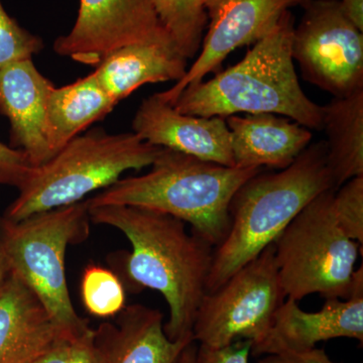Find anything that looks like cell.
<instances>
[{
  "label": "cell",
  "instance_id": "obj_10",
  "mask_svg": "<svg viewBox=\"0 0 363 363\" xmlns=\"http://www.w3.org/2000/svg\"><path fill=\"white\" fill-rule=\"evenodd\" d=\"M169 35L157 18L152 0H80L71 32L55 42L60 56L96 68L124 45Z\"/></svg>",
  "mask_w": 363,
  "mask_h": 363
},
{
  "label": "cell",
  "instance_id": "obj_14",
  "mask_svg": "<svg viewBox=\"0 0 363 363\" xmlns=\"http://www.w3.org/2000/svg\"><path fill=\"white\" fill-rule=\"evenodd\" d=\"M55 85L33 59L0 67V114L11 124L9 145L23 150L33 167L52 157L47 138V104Z\"/></svg>",
  "mask_w": 363,
  "mask_h": 363
},
{
  "label": "cell",
  "instance_id": "obj_25",
  "mask_svg": "<svg viewBox=\"0 0 363 363\" xmlns=\"http://www.w3.org/2000/svg\"><path fill=\"white\" fill-rule=\"evenodd\" d=\"M33 168L23 150L0 142V185L18 190L28 180Z\"/></svg>",
  "mask_w": 363,
  "mask_h": 363
},
{
  "label": "cell",
  "instance_id": "obj_12",
  "mask_svg": "<svg viewBox=\"0 0 363 363\" xmlns=\"http://www.w3.org/2000/svg\"><path fill=\"white\" fill-rule=\"evenodd\" d=\"M346 337L363 342V286H355L347 300L325 298L319 312H306L286 298L274 315L264 337L252 344L253 357L305 351L330 339Z\"/></svg>",
  "mask_w": 363,
  "mask_h": 363
},
{
  "label": "cell",
  "instance_id": "obj_29",
  "mask_svg": "<svg viewBox=\"0 0 363 363\" xmlns=\"http://www.w3.org/2000/svg\"><path fill=\"white\" fill-rule=\"evenodd\" d=\"M348 18L363 32V0H338Z\"/></svg>",
  "mask_w": 363,
  "mask_h": 363
},
{
  "label": "cell",
  "instance_id": "obj_3",
  "mask_svg": "<svg viewBox=\"0 0 363 363\" xmlns=\"http://www.w3.org/2000/svg\"><path fill=\"white\" fill-rule=\"evenodd\" d=\"M328 190L336 189L325 140L308 145L286 169H262L245 181L229 205L230 228L214 248L206 293L259 257L313 199Z\"/></svg>",
  "mask_w": 363,
  "mask_h": 363
},
{
  "label": "cell",
  "instance_id": "obj_20",
  "mask_svg": "<svg viewBox=\"0 0 363 363\" xmlns=\"http://www.w3.org/2000/svg\"><path fill=\"white\" fill-rule=\"evenodd\" d=\"M322 107L327 162L337 190L351 179L363 177V90L333 97Z\"/></svg>",
  "mask_w": 363,
  "mask_h": 363
},
{
  "label": "cell",
  "instance_id": "obj_17",
  "mask_svg": "<svg viewBox=\"0 0 363 363\" xmlns=\"http://www.w3.org/2000/svg\"><path fill=\"white\" fill-rule=\"evenodd\" d=\"M188 61L171 35H164L119 48L102 60L93 73L105 92L119 104L143 85L182 80Z\"/></svg>",
  "mask_w": 363,
  "mask_h": 363
},
{
  "label": "cell",
  "instance_id": "obj_8",
  "mask_svg": "<svg viewBox=\"0 0 363 363\" xmlns=\"http://www.w3.org/2000/svg\"><path fill=\"white\" fill-rule=\"evenodd\" d=\"M286 298L272 243L217 290L206 293L196 314L195 341L210 348L242 339L259 342Z\"/></svg>",
  "mask_w": 363,
  "mask_h": 363
},
{
  "label": "cell",
  "instance_id": "obj_7",
  "mask_svg": "<svg viewBox=\"0 0 363 363\" xmlns=\"http://www.w3.org/2000/svg\"><path fill=\"white\" fill-rule=\"evenodd\" d=\"M335 190L313 199L274 241V259L286 298L312 294L347 300L362 245L339 226Z\"/></svg>",
  "mask_w": 363,
  "mask_h": 363
},
{
  "label": "cell",
  "instance_id": "obj_18",
  "mask_svg": "<svg viewBox=\"0 0 363 363\" xmlns=\"http://www.w3.org/2000/svg\"><path fill=\"white\" fill-rule=\"evenodd\" d=\"M225 121L236 168L286 169L313 138L305 126L277 114L230 116Z\"/></svg>",
  "mask_w": 363,
  "mask_h": 363
},
{
  "label": "cell",
  "instance_id": "obj_24",
  "mask_svg": "<svg viewBox=\"0 0 363 363\" xmlns=\"http://www.w3.org/2000/svg\"><path fill=\"white\" fill-rule=\"evenodd\" d=\"M339 226L351 240L363 243V177L344 183L334 194Z\"/></svg>",
  "mask_w": 363,
  "mask_h": 363
},
{
  "label": "cell",
  "instance_id": "obj_19",
  "mask_svg": "<svg viewBox=\"0 0 363 363\" xmlns=\"http://www.w3.org/2000/svg\"><path fill=\"white\" fill-rule=\"evenodd\" d=\"M118 104L98 83L94 73L76 82L54 87L47 104V138L52 156Z\"/></svg>",
  "mask_w": 363,
  "mask_h": 363
},
{
  "label": "cell",
  "instance_id": "obj_13",
  "mask_svg": "<svg viewBox=\"0 0 363 363\" xmlns=\"http://www.w3.org/2000/svg\"><path fill=\"white\" fill-rule=\"evenodd\" d=\"M131 125L133 133L150 145L235 167L230 133L223 117L181 113L156 93L143 100Z\"/></svg>",
  "mask_w": 363,
  "mask_h": 363
},
{
  "label": "cell",
  "instance_id": "obj_32",
  "mask_svg": "<svg viewBox=\"0 0 363 363\" xmlns=\"http://www.w3.org/2000/svg\"><path fill=\"white\" fill-rule=\"evenodd\" d=\"M9 271L6 260H4V255L0 252V292H1L2 288H4V284H6V279H9Z\"/></svg>",
  "mask_w": 363,
  "mask_h": 363
},
{
  "label": "cell",
  "instance_id": "obj_30",
  "mask_svg": "<svg viewBox=\"0 0 363 363\" xmlns=\"http://www.w3.org/2000/svg\"><path fill=\"white\" fill-rule=\"evenodd\" d=\"M70 341H63L49 352L30 363H67L68 362Z\"/></svg>",
  "mask_w": 363,
  "mask_h": 363
},
{
  "label": "cell",
  "instance_id": "obj_22",
  "mask_svg": "<svg viewBox=\"0 0 363 363\" xmlns=\"http://www.w3.org/2000/svg\"><path fill=\"white\" fill-rule=\"evenodd\" d=\"M81 298L86 311L98 318L116 317L126 306L121 279L111 269L97 264H91L83 272Z\"/></svg>",
  "mask_w": 363,
  "mask_h": 363
},
{
  "label": "cell",
  "instance_id": "obj_16",
  "mask_svg": "<svg viewBox=\"0 0 363 363\" xmlns=\"http://www.w3.org/2000/svg\"><path fill=\"white\" fill-rule=\"evenodd\" d=\"M70 341L39 298L9 274L0 292V363H30Z\"/></svg>",
  "mask_w": 363,
  "mask_h": 363
},
{
  "label": "cell",
  "instance_id": "obj_23",
  "mask_svg": "<svg viewBox=\"0 0 363 363\" xmlns=\"http://www.w3.org/2000/svg\"><path fill=\"white\" fill-rule=\"evenodd\" d=\"M43 49V40L21 28L18 21L6 13L0 0V67L33 59Z\"/></svg>",
  "mask_w": 363,
  "mask_h": 363
},
{
  "label": "cell",
  "instance_id": "obj_9",
  "mask_svg": "<svg viewBox=\"0 0 363 363\" xmlns=\"http://www.w3.org/2000/svg\"><path fill=\"white\" fill-rule=\"evenodd\" d=\"M292 35V57L303 78L333 97L363 90V32L338 0H305Z\"/></svg>",
  "mask_w": 363,
  "mask_h": 363
},
{
  "label": "cell",
  "instance_id": "obj_15",
  "mask_svg": "<svg viewBox=\"0 0 363 363\" xmlns=\"http://www.w3.org/2000/svg\"><path fill=\"white\" fill-rule=\"evenodd\" d=\"M164 315L147 306L133 304L94 330L102 363H179L194 335L169 340L164 333Z\"/></svg>",
  "mask_w": 363,
  "mask_h": 363
},
{
  "label": "cell",
  "instance_id": "obj_4",
  "mask_svg": "<svg viewBox=\"0 0 363 363\" xmlns=\"http://www.w3.org/2000/svg\"><path fill=\"white\" fill-rule=\"evenodd\" d=\"M147 174L121 178L87 200L88 206L154 210L190 224L214 248L230 228L229 205L245 181L264 169H241L162 147Z\"/></svg>",
  "mask_w": 363,
  "mask_h": 363
},
{
  "label": "cell",
  "instance_id": "obj_6",
  "mask_svg": "<svg viewBox=\"0 0 363 363\" xmlns=\"http://www.w3.org/2000/svg\"><path fill=\"white\" fill-rule=\"evenodd\" d=\"M162 147L135 133H109L95 128L76 136L49 161L33 169L18 196L2 216L11 221L81 202L106 189L130 169L154 162Z\"/></svg>",
  "mask_w": 363,
  "mask_h": 363
},
{
  "label": "cell",
  "instance_id": "obj_28",
  "mask_svg": "<svg viewBox=\"0 0 363 363\" xmlns=\"http://www.w3.org/2000/svg\"><path fill=\"white\" fill-rule=\"evenodd\" d=\"M259 363H335L323 350L312 348L305 351H284L278 354H267Z\"/></svg>",
  "mask_w": 363,
  "mask_h": 363
},
{
  "label": "cell",
  "instance_id": "obj_27",
  "mask_svg": "<svg viewBox=\"0 0 363 363\" xmlns=\"http://www.w3.org/2000/svg\"><path fill=\"white\" fill-rule=\"evenodd\" d=\"M67 363H102L93 329L71 341Z\"/></svg>",
  "mask_w": 363,
  "mask_h": 363
},
{
  "label": "cell",
  "instance_id": "obj_11",
  "mask_svg": "<svg viewBox=\"0 0 363 363\" xmlns=\"http://www.w3.org/2000/svg\"><path fill=\"white\" fill-rule=\"evenodd\" d=\"M305 0H205L208 23L197 60L173 87L157 93L174 105L188 85L204 80L217 71L230 52L255 45L278 25L281 16Z\"/></svg>",
  "mask_w": 363,
  "mask_h": 363
},
{
  "label": "cell",
  "instance_id": "obj_21",
  "mask_svg": "<svg viewBox=\"0 0 363 363\" xmlns=\"http://www.w3.org/2000/svg\"><path fill=\"white\" fill-rule=\"evenodd\" d=\"M162 28L188 60L201 49L208 18L205 0H152Z\"/></svg>",
  "mask_w": 363,
  "mask_h": 363
},
{
  "label": "cell",
  "instance_id": "obj_2",
  "mask_svg": "<svg viewBox=\"0 0 363 363\" xmlns=\"http://www.w3.org/2000/svg\"><path fill=\"white\" fill-rule=\"evenodd\" d=\"M294 28L292 11H286L245 58L210 80L188 85L173 106L181 113L202 117L279 114L308 130H322L323 107L305 94L296 73Z\"/></svg>",
  "mask_w": 363,
  "mask_h": 363
},
{
  "label": "cell",
  "instance_id": "obj_1",
  "mask_svg": "<svg viewBox=\"0 0 363 363\" xmlns=\"http://www.w3.org/2000/svg\"><path fill=\"white\" fill-rule=\"evenodd\" d=\"M88 208L92 223L113 227L130 241L131 252L124 259L126 278L136 290L162 294L169 306L164 329L169 340L193 335L214 247L169 214L123 205Z\"/></svg>",
  "mask_w": 363,
  "mask_h": 363
},
{
  "label": "cell",
  "instance_id": "obj_5",
  "mask_svg": "<svg viewBox=\"0 0 363 363\" xmlns=\"http://www.w3.org/2000/svg\"><path fill=\"white\" fill-rule=\"evenodd\" d=\"M87 200L30 215L21 221L0 216V252L9 274L28 286L71 341L90 330L71 301L66 276L70 245L90 234Z\"/></svg>",
  "mask_w": 363,
  "mask_h": 363
},
{
  "label": "cell",
  "instance_id": "obj_31",
  "mask_svg": "<svg viewBox=\"0 0 363 363\" xmlns=\"http://www.w3.org/2000/svg\"><path fill=\"white\" fill-rule=\"evenodd\" d=\"M198 346L196 341L189 344L185 350L182 353L179 363H196V357H197Z\"/></svg>",
  "mask_w": 363,
  "mask_h": 363
},
{
  "label": "cell",
  "instance_id": "obj_26",
  "mask_svg": "<svg viewBox=\"0 0 363 363\" xmlns=\"http://www.w3.org/2000/svg\"><path fill=\"white\" fill-rule=\"evenodd\" d=\"M252 345V341L245 339L222 348H210L199 344L196 363H250Z\"/></svg>",
  "mask_w": 363,
  "mask_h": 363
}]
</instances>
